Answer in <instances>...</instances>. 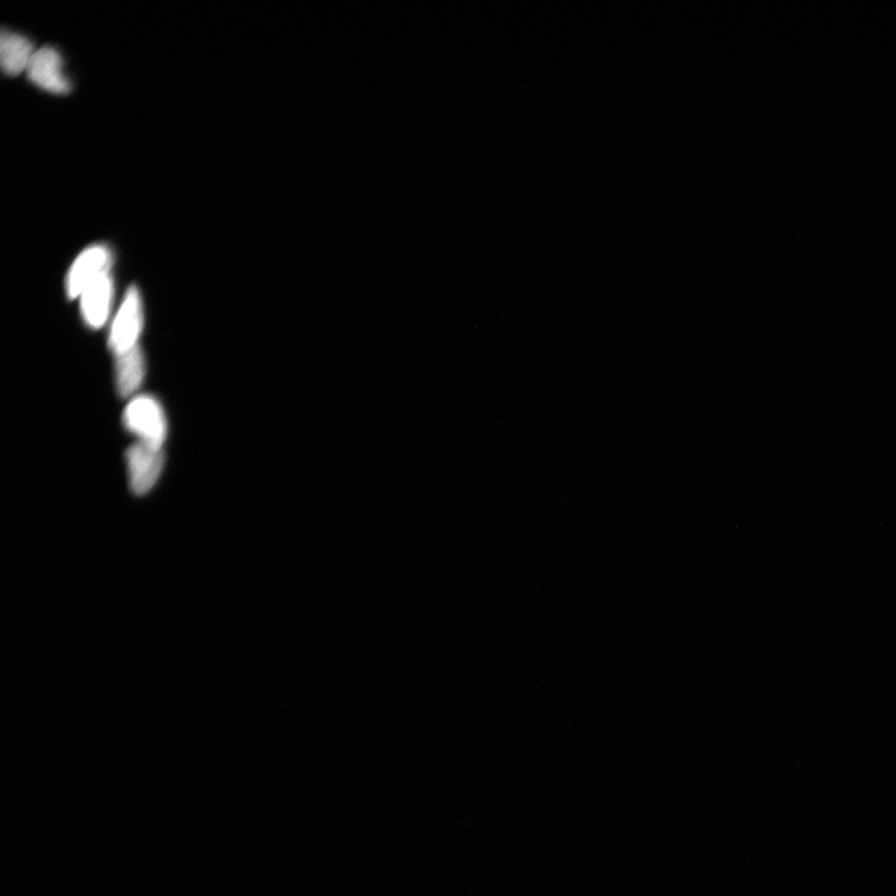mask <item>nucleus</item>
<instances>
[{"label": "nucleus", "mask_w": 896, "mask_h": 896, "mask_svg": "<svg viewBox=\"0 0 896 896\" xmlns=\"http://www.w3.org/2000/svg\"><path fill=\"white\" fill-rule=\"evenodd\" d=\"M124 423L140 441L162 447L167 438V421L161 403L156 399H134L124 412Z\"/></svg>", "instance_id": "1"}, {"label": "nucleus", "mask_w": 896, "mask_h": 896, "mask_svg": "<svg viewBox=\"0 0 896 896\" xmlns=\"http://www.w3.org/2000/svg\"><path fill=\"white\" fill-rule=\"evenodd\" d=\"M144 328V307L139 289L127 291L122 308L117 313L110 333V348L120 354L139 346Z\"/></svg>", "instance_id": "2"}, {"label": "nucleus", "mask_w": 896, "mask_h": 896, "mask_svg": "<svg viewBox=\"0 0 896 896\" xmlns=\"http://www.w3.org/2000/svg\"><path fill=\"white\" fill-rule=\"evenodd\" d=\"M126 458L134 494L146 495L161 476L165 465L162 447L139 441L127 451Z\"/></svg>", "instance_id": "3"}, {"label": "nucleus", "mask_w": 896, "mask_h": 896, "mask_svg": "<svg viewBox=\"0 0 896 896\" xmlns=\"http://www.w3.org/2000/svg\"><path fill=\"white\" fill-rule=\"evenodd\" d=\"M112 251L103 244L84 250L68 270L65 287L68 299L81 297L96 278L112 270Z\"/></svg>", "instance_id": "4"}, {"label": "nucleus", "mask_w": 896, "mask_h": 896, "mask_svg": "<svg viewBox=\"0 0 896 896\" xmlns=\"http://www.w3.org/2000/svg\"><path fill=\"white\" fill-rule=\"evenodd\" d=\"M27 74L33 84L48 93L64 95L72 92V85L64 73L63 57L52 46H44L35 52Z\"/></svg>", "instance_id": "5"}, {"label": "nucleus", "mask_w": 896, "mask_h": 896, "mask_svg": "<svg viewBox=\"0 0 896 896\" xmlns=\"http://www.w3.org/2000/svg\"><path fill=\"white\" fill-rule=\"evenodd\" d=\"M114 297V281L110 271L96 278L81 295L85 323L93 329L102 328L108 317Z\"/></svg>", "instance_id": "6"}, {"label": "nucleus", "mask_w": 896, "mask_h": 896, "mask_svg": "<svg viewBox=\"0 0 896 896\" xmlns=\"http://www.w3.org/2000/svg\"><path fill=\"white\" fill-rule=\"evenodd\" d=\"M36 51L28 38L9 31L0 38V61L7 75L17 76L28 71Z\"/></svg>", "instance_id": "7"}, {"label": "nucleus", "mask_w": 896, "mask_h": 896, "mask_svg": "<svg viewBox=\"0 0 896 896\" xmlns=\"http://www.w3.org/2000/svg\"><path fill=\"white\" fill-rule=\"evenodd\" d=\"M116 386L123 398L133 396L145 378V358L140 346L115 354Z\"/></svg>", "instance_id": "8"}]
</instances>
